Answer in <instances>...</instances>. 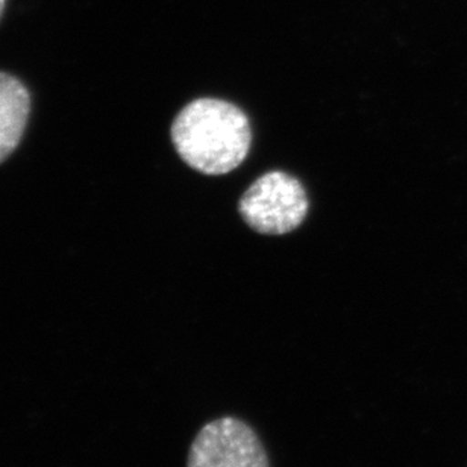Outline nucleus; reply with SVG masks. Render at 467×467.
<instances>
[{
	"instance_id": "obj_2",
	"label": "nucleus",
	"mask_w": 467,
	"mask_h": 467,
	"mask_svg": "<svg viewBox=\"0 0 467 467\" xmlns=\"http://www.w3.org/2000/svg\"><path fill=\"white\" fill-rule=\"evenodd\" d=\"M308 196L301 181L285 171H267L244 192L238 212L247 226L265 235H283L302 225Z\"/></svg>"
},
{
	"instance_id": "obj_5",
	"label": "nucleus",
	"mask_w": 467,
	"mask_h": 467,
	"mask_svg": "<svg viewBox=\"0 0 467 467\" xmlns=\"http://www.w3.org/2000/svg\"><path fill=\"white\" fill-rule=\"evenodd\" d=\"M5 8H6V0H0V20L4 17Z\"/></svg>"
},
{
	"instance_id": "obj_1",
	"label": "nucleus",
	"mask_w": 467,
	"mask_h": 467,
	"mask_svg": "<svg viewBox=\"0 0 467 467\" xmlns=\"http://www.w3.org/2000/svg\"><path fill=\"white\" fill-rule=\"evenodd\" d=\"M176 152L203 175H225L246 160L251 123L242 109L226 100L202 98L190 102L171 125Z\"/></svg>"
},
{
	"instance_id": "obj_4",
	"label": "nucleus",
	"mask_w": 467,
	"mask_h": 467,
	"mask_svg": "<svg viewBox=\"0 0 467 467\" xmlns=\"http://www.w3.org/2000/svg\"><path fill=\"white\" fill-rule=\"evenodd\" d=\"M31 109L26 87L17 78L0 72V162L16 150Z\"/></svg>"
},
{
	"instance_id": "obj_3",
	"label": "nucleus",
	"mask_w": 467,
	"mask_h": 467,
	"mask_svg": "<svg viewBox=\"0 0 467 467\" xmlns=\"http://www.w3.org/2000/svg\"><path fill=\"white\" fill-rule=\"evenodd\" d=\"M187 467H270L260 437L240 419L207 423L190 446Z\"/></svg>"
}]
</instances>
